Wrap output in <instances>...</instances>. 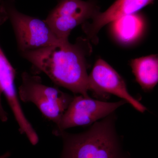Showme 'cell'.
I'll return each instance as SVG.
<instances>
[{
	"instance_id": "obj_2",
	"label": "cell",
	"mask_w": 158,
	"mask_h": 158,
	"mask_svg": "<svg viewBox=\"0 0 158 158\" xmlns=\"http://www.w3.org/2000/svg\"><path fill=\"white\" fill-rule=\"evenodd\" d=\"M116 119L112 113L78 134L54 130V135L63 141L61 158H121Z\"/></svg>"
},
{
	"instance_id": "obj_12",
	"label": "cell",
	"mask_w": 158,
	"mask_h": 158,
	"mask_svg": "<svg viewBox=\"0 0 158 158\" xmlns=\"http://www.w3.org/2000/svg\"><path fill=\"white\" fill-rule=\"evenodd\" d=\"M6 0H0V25L8 19V15L5 8V3Z\"/></svg>"
},
{
	"instance_id": "obj_9",
	"label": "cell",
	"mask_w": 158,
	"mask_h": 158,
	"mask_svg": "<svg viewBox=\"0 0 158 158\" xmlns=\"http://www.w3.org/2000/svg\"><path fill=\"white\" fill-rule=\"evenodd\" d=\"M112 31L116 40L122 43L131 44L140 38L145 29V21L141 15H125L113 21Z\"/></svg>"
},
{
	"instance_id": "obj_8",
	"label": "cell",
	"mask_w": 158,
	"mask_h": 158,
	"mask_svg": "<svg viewBox=\"0 0 158 158\" xmlns=\"http://www.w3.org/2000/svg\"><path fill=\"white\" fill-rule=\"evenodd\" d=\"M155 0H116L104 12H98L82 25V28L90 41L95 43L99 31L109 23L125 15L136 13Z\"/></svg>"
},
{
	"instance_id": "obj_13",
	"label": "cell",
	"mask_w": 158,
	"mask_h": 158,
	"mask_svg": "<svg viewBox=\"0 0 158 158\" xmlns=\"http://www.w3.org/2000/svg\"><path fill=\"white\" fill-rule=\"evenodd\" d=\"M9 156H10V153L9 152H7L3 155L1 156L0 158H8Z\"/></svg>"
},
{
	"instance_id": "obj_7",
	"label": "cell",
	"mask_w": 158,
	"mask_h": 158,
	"mask_svg": "<svg viewBox=\"0 0 158 158\" xmlns=\"http://www.w3.org/2000/svg\"><path fill=\"white\" fill-rule=\"evenodd\" d=\"M88 90L97 96L110 94L118 96L141 113L147 110L129 93L125 82L119 74L102 59L96 61L88 75Z\"/></svg>"
},
{
	"instance_id": "obj_4",
	"label": "cell",
	"mask_w": 158,
	"mask_h": 158,
	"mask_svg": "<svg viewBox=\"0 0 158 158\" xmlns=\"http://www.w3.org/2000/svg\"><path fill=\"white\" fill-rule=\"evenodd\" d=\"M21 78L18 91L20 99L34 104L44 117L57 124L73 97L58 88L44 85L37 76L24 72Z\"/></svg>"
},
{
	"instance_id": "obj_3",
	"label": "cell",
	"mask_w": 158,
	"mask_h": 158,
	"mask_svg": "<svg viewBox=\"0 0 158 158\" xmlns=\"http://www.w3.org/2000/svg\"><path fill=\"white\" fill-rule=\"evenodd\" d=\"M5 6L20 53L66 44L58 39L45 20L19 11L15 6L14 0H6Z\"/></svg>"
},
{
	"instance_id": "obj_6",
	"label": "cell",
	"mask_w": 158,
	"mask_h": 158,
	"mask_svg": "<svg viewBox=\"0 0 158 158\" xmlns=\"http://www.w3.org/2000/svg\"><path fill=\"white\" fill-rule=\"evenodd\" d=\"M126 103L123 99L106 102L81 95L74 96L54 130L65 131L70 128L92 124L115 113Z\"/></svg>"
},
{
	"instance_id": "obj_1",
	"label": "cell",
	"mask_w": 158,
	"mask_h": 158,
	"mask_svg": "<svg viewBox=\"0 0 158 158\" xmlns=\"http://www.w3.org/2000/svg\"><path fill=\"white\" fill-rule=\"evenodd\" d=\"M91 51L90 41L81 37L74 44H60L21 55L56 85L89 98L86 57Z\"/></svg>"
},
{
	"instance_id": "obj_11",
	"label": "cell",
	"mask_w": 158,
	"mask_h": 158,
	"mask_svg": "<svg viewBox=\"0 0 158 158\" xmlns=\"http://www.w3.org/2000/svg\"><path fill=\"white\" fill-rule=\"evenodd\" d=\"M15 71L0 46V119L8 116L2 103L1 96L3 94L7 99L13 98L17 94L15 78Z\"/></svg>"
},
{
	"instance_id": "obj_5",
	"label": "cell",
	"mask_w": 158,
	"mask_h": 158,
	"mask_svg": "<svg viewBox=\"0 0 158 158\" xmlns=\"http://www.w3.org/2000/svg\"><path fill=\"white\" fill-rule=\"evenodd\" d=\"M98 12L97 6L91 1L58 0L45 20L58 39L66 43L69 42V37L73 29Z\"/></svg>"
},
{
	"instance_id": "obj_10",
	"label": "cell",
	"mask_w": 158,
	"mask_h": 158,
	"mask_svg": "<svg viewBox=\"0 0 158 158\" xmlns=\"http://www.w3.org/2000/svg\"><path fill=\"white\" fill-rule=\"evenodd\" d=\"M136 80L144 91H151L158 83V54L140 57L131 61Z\"/></svg>"
}]
</instances>
